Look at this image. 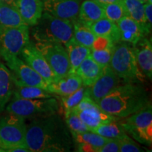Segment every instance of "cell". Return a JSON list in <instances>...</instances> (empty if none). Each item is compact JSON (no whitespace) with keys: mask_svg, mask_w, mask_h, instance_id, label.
<instances>
[{"mask_svg":"<svg viewBox=\"0 0 152 152\" xmlns=\"http://www.w3.org/2000/svg\"><path fill=\"white\" fill-rule=\"evenodd\" d=\"M144 14L147 22L150 28H151L152 23V3L147 2L144 4Z\"/></svg>","mask_w":152,"mask_h":152,"instance_id":"d590c367","label":"cell"},{"mask_svg":"<svg viewBox=\"0 0 152 152\" xmlns=\"http://www.w3.org/2000/svg\"><path fill=\"white\" fill-rule=\"evenodd\" d=\"M9 114L0 118V151L5 152L17 147L28 148L26 144V118Z\"/></svg>","mask_w":152,"mask_h":152,"instance_id":"52a82bcc","label":"cell"},{"mask_svg":"<svg viewBox=\"0 0 152 152\" xmlns=\"http://www.w3.org/2000/svg\"><path fill=\"white\" fill-rule=\"evenodd\" d=\"M12 4L28 26H35L44 12L42 0H15Z\"/></svg>","mask_w":152,"mask_h":152,"instance_id":"2e32d148","label":"cell"},{"mask_svg":"<svg viewBox=\"0 0 152 152\" xmlns=\"http://www.w3.org/2000/svg\"><path fill=\"white\" fill-rule=\"evenodd\" d=\"M4 60L11 71L14 83L41 87L48 90V85L45 80L18 56L9 57Z\"/></svg>","mask_w":152,"mask_h":152,"instance_id":"8fae6325","label":"cell"},{"mask_svg":"<svg viewBox=\"0 0 152 152\" xmlns=\"http://www.w3.org/2000/svg\"><path fill=\"white\" fill-rule=\"evenodd\" d=\"M120 32V41L134 45L147 33L140 24L128 16H123L116 23Z\"/></svg>","mask_w":152,"mask_h":152,"instance_id":"e0dca14e","label":"cell"},{"mask_svg":"<svg viewBox=\"0 0 152 152\" xmlns=\"http://www.w3.org/2000/svg\"><path fill=\"white\" fill-rule=\"evenodd\" d=\"M118 141L121 152H140L146 151L144 147L139 145L132 140L128 134L121 140H118Z\"/></svg>","mask_w":152,"mask_h":152,"instance_id":"836d02e7","label":"cell"},{"mask_svg":"<svg viewBox=\"0 0 152 152\" xmlns=\"http://www.w3.org/2000/svg\"><path fill=\"white\" fill-rule=\"evenodd\" d=\"M35 45L52 68L56 76V80L69 73V59L67 51L64 45L51 42H35Z\"/></svg>","mask_w":152,"mask_h":152,"instance_id":"9c48e42d","label":"cell"},{"mask_svg":"<svg viewBox=\"0 0 152 152\" xmlns=\"http://www.w3.org/2000/svg\"><path fill=\"white\" fill-rule=\"evenodd\" d=\"M109 65L125 83L143 80L144 75L138 68L132 44L121 41L115 44Z\"/></svg>","mask_w":152,"mask_h":152,"instance_id":"277c9868","label":"cell"},{"mask_svg":"<svg viewBox=\"0 0 152 152\" xmlns=\"http://www.w3.org/2000/svg\"><path fill=\"white\" fill-rule=\"evenodd\" d=\"M30 152V150L26 147H14L11 148V149H9L6 150L5 152Z\"/></svg>","mask_w":152,"mask_h":152,"instance_id":"74e56055","label":"cell"},{"mask_svg":"<svg viewBox=\"0 0 152 152\" xmlns=\"http://www.w3.org/2000/svg\"><path fill=\"white\" fill-rule=\"evenodd\" d=\"M120 144L118 140L109 139L102 147L99 149V152H119Z\"/></svg>","mask_w":152,"mask_h":152,"instance_id":"e575fe53","label":"cell"},{"mask_svg":"<svg viewBox=\"0 0 152 152\" xmlns=\"http://www.w3.org/2000/svg\"><path fill=\"white\" fill-rule=\"evenodd\" d=\"M77 144V151L83 152H97L96 149L88 144L85 143H80Z\"/></svg>","mask_w":152,"mask_h":152,"instance_id":"8d00e7d4","label":"cell"},{"mask_svg":"<svg viewBox=\"0 0 152 152\" xmlns=\"http://www.w3.org/2000/svg\"><path fill=\"white\" fill-rule=\"evenodd\" d=\"M32 31L35 42L66 43L73 37V23L52 16L44 11L40 19Z\"/></svg>","mask_w":152,"mask_h":152,"instance_id":"3957f363","label":"cell"},{"mask_svg":"<svg viewBox=\"0 0 152 152\" xmlns=\"http://www.w3.org/2000/svg\"><path fill=\"white\" fill-rule=\"evenodd\" d=\"M149 103V94L142 85L127 83L118 85L96 104L106 113L124 118L140 111Z\"/></svg>","mask_w":152,"mask_h":152,"instance_id":"7a4b0ae2","label":"cell"},{"mask_svg":"<svg viewBox=\"0 0 152 152\" xmlns=\"http://www.w3.org/2000/svg\"><path fill=\"white\" fill-rule=\"evenodd\" d=\"M94 1H96V2L104 6L106 4H109L118 2V1H121V0H94Z\"/></svg>","mask_w":152,"mask_h":152,"instance_id":"f35d334b","label":"cell"},{"mask_svg":"<svg viewBox=\"0 0 152 152\" xmlns=\"http://www.w3.org/2000/svg\"><path fill=\"white\" fill-rule=\"evenodd\" d=\"M23 61L37 72L49 85L56 80L54 72L35 44L30 42L20 53Z\"/></svg>","mask_w":152,"mask_h":152,"instance_id":"7c38bea8","label":"cell"},{"mask_svg":"<svg viewBox=\"0 0 152 152\" xmlns=\"http://www.w3.org/2000/svg\"><path fill=\"white\" fill-rule=\"evenodd\" d=\"M91 131L104 137L115 139V140H121L128 134L120 123V120L109 123L100 125L96 128L92 129Z\"/></svg>","mask_w":152,"mask_h":152,"instance_id":"83f0119b","label":"cell"},{"mask_svg":"<svg viewBox=\"0 0 152 152\" xmlns=\"http://www.w3.org/2000/svg\"><path fill=\"white\" fill-rule=\"evenodd\" d=\"M81 0H44L45 12L64 20L73 22L77 19Z\"/></svg>","mask_w":152,"mask_h":152,"instance_id":"4fadbf2b","label":"cell"},{"mask_svg":"<svg viewBox=\"0 0 152 152\" xmlns=\"http://www.w3.org/2000/svg\"><path fill=\"white\" fill-rule=\"evenodd\" d=\"M64 115L65 117L66 124L71 133H81L90 131L75 111L70 110L64 112Z\"/></svg>","mask_w":152,"mask_h":152,"instance_id":"4dcf8cb0","label":"cell"},{"mask_svg":"<svg viewBox=\"0 0 152 152\" xmlns=\"http://www.w3.org/2000/svg\"><path fill=\"white\" fill-rule=\"evenodd\" d=\"M104 17V6L94 0H84L80 5L77 20L82 23L89 26Z\"/></svg>","mask_w":152,"mask_h":152,"instance_id":"ffe728a7","label":"cell"},{"mask_svg":"<svg viewBox=\"0 0 152 152\" xmlns=\"http://www.w3.org/2000/svg\"><path fill=\"white\" fill-rule=\"evenodd\" d=\"M71 110L77 113L90 131L100 125L119 121L121 119L102 111L89 95L85 96L80 102Z\"/></svg>","mask_w":152,"mask_h":152,"instance_id":"30bf717a","label":"cell"},{"mask_svg":"<svg viewBox=\"0 0 152 152\" xmlns=\"http://www.w3.org/2000/svg\"><path fill=\"white\" fill-rule=\"evenodd\" d=\"M104 9L105 18L109 19L115 23L123 16H127L123 0L118 2L104 5Z\"/></svg>","mask_w":152,"mask_h":152,"instance_id":"1f68e13d","label":"cell"},{"mask_svg":"<svg viewBox=\"0 0 152 152\" xmlns=\"http://www.w3.org/2000/svg\"><path fill=\"white\" fill-rule=\"evenodd\" d=\"M14 85L15 87L14 93H13L14 98L34 99H43L56 96V95L41 87L28 86V85H20L18 83H14Z\"/></svg>","mask_w":152,"mask_h":152,"instance_id":"484cf974","label":"cell"},{"mask_svg":"<svg viewBox=\"0 0 152 152\" xmlns=\"http://www.w3.org/2000/svg\"><path fill=\"white\" fill-rule=\"evenodd\" d=\"M104 68L95 61L90 55L81 63L75 73L80 77L83 85L90 87L98 79Z\"/></svg>","mask_w":152,"mask_h":152,"instance_id":"d6986e66","label":"cell"},{"mask_svg":"<svg viewBox=\"0 0 152 152\" xmlns=\"http://www.w3.org/2000/svg\"><path fill=\"white\" fill-rule=\"evenodd\" d=\"M14 86L12 73L0 61V112L4 110L13 96Z\"/></svg>","mask_w":152,"mask_h":152,"instance_id":"44dd1931","label":"cell"},{"mask_svg":"<svg viewBox=\"0 0 152 152\" xmlns=\"http://www.w3.org/2000/svg\"><path fill=\"white\" fill-rule=\"evenodd\" d=\"M57 97L34 99L13 97L8 105L6 106V109L9 113L24 118L59 113L60 104Z\"/></svg>","mask_w":152,"mask_h":152,"instance_id":"5b68a950","label":"cell"},{"mask_svg":"<svg viewBox=\"0 0 152 152\" xmlns=\"http://www.w3.org/2000/svg\"><path fill=\"white\" fill-rule=\"evenodd\" d=\"M127 16L140 25L148 35L151 28L148 25L144 14V4L140 0H123Z\"/></svg>","mask_w":152,"mask_h":152,"instance_id":"cb8c5ba5","label":"cell"},{"mask_svg":"<svg viewBox=\"0 0 152 152\" xmlns=\"http://www.w3.org/2000/svg\"><path fill=\"white\" fill-rule=\"evenodd\" d=\"M73 38L77 43L83 46L92 48L96 36L93 33L89 26L82 23L77 19L74 20Z\"/></svg>","mask_w":152,"mask_h":152,"instance_id":"4316f807","label":"cell"},{"mask_svg":"<svg viewBox=\"0 0 152 152\" xmlns=\"http://www.w3.org/2000/svg\"><path fill=\"white\" fill-rule=\"evenodd\" d=\"M121 83V80L110 68L109 65L106 66L98 79L89 87V96L96 103Z\"/></svg>","mask_w":152,"mask_h":152,"instance_id":"5bb4252c","label":"cell"},{"mask_svg":"<svg viewBox=\"0 0 152 152\" xmlns=\"http://www.w3.org/2000/svg\"><path fill=\"white\" fill-rule=\"evenodd\" d=\"M127 134L140 143L152 144V107L149 103L145 107L130 116L120 119Z\"/></svg>","mask_w":152,"mask_h":152,"instance_id":"8992f818","label":"cell"},{"mask_svg":"<svg viewBox=\"0 0 152 152\" xmlns=\"http://www.w3.org/2000/svg\"><path fill=\"white\" fill-rule=\"evenodd\" d=\"M87 95H89V87L83 85L71 94L60 96V109H62L63 113L73 109Z\"/></svg>","mask_w":152,"mask_h":152,"instance_id":"f1b7e54d","label":"cell"},{"mask_svg":"<svg viewBox=\"0 0 152 152\" xmlns=\"http://www.w3.org/2000/svg\"><path fill=\"white\" fill-rule=\"evenodd\" d=\"M73 140L75 143L88 144L96 149L99 152L100 149L109 139L99 135L92 131H86L81 133H71Z\"/></svg>","mask_w":152,"mask_h":152,"instance_id":"f546056e","label":"cell"},{"mask_svg":"<svg viewBox=\"0 0 152 152\" xmlns=\"http://www.w3.org/2000/svg\"><path fill=\"white\" fill-rule=\"evenodd\" d=\"M27 25L16 7L11 4L0 2V26L4 28H16Z\"/></svg>","mask_w":152,"mask_h":152,"instance_id":"d4e9b609","label":"cell"},{"mask_svg":"<svg viewBox=\"0 0 152 152\" xmlns=\"http://www.w3.org/2000/svg\"><path fill=\"white\" fill-rule=\"evenodd\" d=\"M30 42L28 25L16 28L0 26V54L3 58L18 56Z\"/></svg>","mask_w":152,"mask_h":152,"instance_id":"ba28073f","label":"cell"},{"mask_svg":"<svg viewBox=\"0 0 152 152\" xmlns=\"http://www.w3.org/2000/svg\"><path fill=\"white\" fill-rule=\"evenodd\" d=\"M82 86L83 82L80 77L75 73H69L49 83L47 90L55 95L66 96L78 90Z\"/></svg>","mask_w":152,"mask_h":152,"instance_id":"ac0fdd59","label":"cell"},{"mask_svg":"<svg viewBox=\"0 0 152 152\" xmlns=\"http://www.w3.org/2000/svg\"><path fill=\"white\" fill-rule=\"evenodd\" d=\"M65 47L70 63L69 73H75L81 63L86 57L90 56L91 49L77 43L73 37L66 43Z\"/></svg>","mask_w":152,"mask_h":152,"instance_id":"7402d4cb","label":"cell"},{"mask_svg":"<svg viewBox=\"0 0 152 152\" xmlns=\"http://www.w3.org/2000/svg\"><path fill=\"white\" fill-rule=\"evenodd\" d=\"M71 133L58 113L35 117L26 125V144L32 152L70 151Z\"/></svg>","mask_w":152,"mask_h":152,"instance_id":"6da1fadb","label":"cell"},{"mask_svg":"<svg viewBox=\"0 0 152 152\" xmlns=\"http://www.w3.org/2000/svg\"><path fill=\"white\" fill-rule=\"evenodd\" d=\"M140 1H142V3H144V4H145V3H147V1H148V0H140Z\"/></svg>","mask_w":152,"mask_h":152,"instance_id":"60d3db41","label":"cell"},{"mask_svg":"<svg viewBox=\"0 0 152 152\" xmlns=\"http://www.w3.org/2000/svg\"><path fill=\"white\" fill-rule=\"evenodd\" d=\"M133 47L139 69L144 75L151 80L152 77L151 40L144 37Z\"/></svg>","mask_w":152,"mask_h":152,"instance_id":"9a60e30c","label":"cell"},{"mask_svg":"<svg viewBox=\"0 0 152 152\" xmlns=\"http://www.w3.org/2000/svg\"><path fill=\"white\" fill-rule=\"evenodd\" d=\"M15 1V0H0V2L1 3H5V4H11Z\"/></svg>","mask_w":152,"mask_h":152,"instance_id":"ab89813d","label":"cell"},{"mask_svg":"<svg viewBox=\"0 0 152 152\" xmlns=\"http://www.w3.org/2000/svg\"><path fill=\"white\" fill-rule=\"evenodd\" d=\"M89 27L96 37H108L114 44L120 42V32L117 24L105 17L91 23Z\"/></svg>","mask_w":152,"mask_h":152,"instance_id":"603a6c76","label":"cell"},{"mask_svg":"<svg viewBox=\"0 0 152 152\" xmlns=\"http://www.w3.org/2000/svg\"><path fill=\"white\" fill-rule=\"evenodd\" d=\"M114 46L104 49H91L90 56L101 66L105 67L109 64L113 54Z\"/></svg>","mask_w":152,"mask_h":152,"instance_id":"d6a6232c","label":"cell"}]
</instances>
